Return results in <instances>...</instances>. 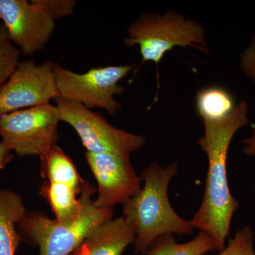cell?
I'll return each mask as SVG.
<instances>
[{"label": "cell", "instance_id": "obj_18", "mask_svg": "<svg viewBox=\"0 0 255 255\" xmlns=\"http://www.w3.org/2000/svg\"><path fill=\"white\" fill-rule=\"evenodd\" d=\"M215 255H255V232L249 226L238 230L228 246Z\"/></svg>", "mask_w": 255, "mask_h": 255}, {"label": "cell", "instance_id": "obj_9", "mask_svg": "<svg viewBox=\"0 0 255 255\" xmlns=\"http://www.w3.org/2000/svg\"><path fill=\"white\" fill-rule=\"evenodd\" d=\"M87 164L98 184L97 207L114 209L132 199L141 189V179L130 157L112 153L85 152Z\"/></svg>", "mask_w": 255, "mask_h": 255}, {"label": "cell", "instance_id": "obj_24", "mask_svg": "<svg viewBox=\"0 0 255 255\" xmlns=\"http://www.w3.org/2000/svg\"></svg>", "mask_w": 255, "mask_h": 255}, {"label": "cell", "instance_id": "obj_23", "mask_svg": "<svg viewBox=\"0 0 255 255\" xmlns=\"http://www.w3.org/2000/svg\"><path fill=\"white\" fill-rule=\"evenodd\" d=\"M70 255H85V249H84L83 245L82 244L81 246L79 247L78 249Z\"/></svg>", "mask_w": 255, "mask_h": 255}, {"label": "cell", "instance_id": "obj_12", "mask_svg": "<svg viewBox=\"0 0 255 255\" xmlns=\"http://www.w3.org/2000/svg\"><path fill=\"white\" fill-rule=\"evenodd\" d=\"M26 214L19 194L7 189L0 190V255H15L22 241L18 224Z\"/></svg>", "mask_w": 255, "mask_h": 255}, {"label": "cell", "instance_id": "obj_4", "mask_svg": "<svg viewBox=\"0 0 255 255\" xmlns=\"http://www.w3.org/2000/svg\"><path fill=\"white\" fill-rule=\"evenodd\" d=\"M85 201L81 214L67 221L50 219L44 215L26 213L18 224L21 238L38 246L40 255H70L89 235L113 218L114 209L97 207L92 200L91 186L85 185Z\"/></svg>", "mask_w": 255, "mask_h": 255}, {"label": "cell", "instance_id": "obj_11", "mask_svg": "<svg viewBox=\"0 0 255 255\" xmlns=\"http://www.w3.org/2000/svg\"><path fill=\"white\" fill-rule=\"evenodd\" d=\"M135 239L133 228L122 216L102 223L82 245L85 255H122Z\"/></svg>", "mask_w": 255, "mask_h": 255}, {"label": "cell", "instance_id": "obj_3", "mask_svg": "<svg viewBox=\"0 0 255 255\" xmlns=\"http://www.w3.org/2000/svg\"><path fill=\"white\" fill-rule=\"evenodd\" d=\"M124 44L139 47L142 60L134 75L147 62L158 65L166 53L176 47H192L209 53L204 26L174 10L164 14L145 13L134 20L128 27Z\"/></svg>", "mask_w": 255, "mask_h": 255}, {"label": "cell", "instance_id": "obj_17", "mask_svg": "<svg viewBox=\"0 0 255 255\" xmlns=\"http://www.w3.org/2000/svg\"><path fill=\"white\" fill-rule=\"evenodd\" d=\"M21 55L9 39L4 25L0 23V90L14 71Z\"/></svg>", "mask_w": 255, "mask_h": 255}, {"label": "cell", "instance_id": "obj_14", "mask_svg": "<svg viewBox=\"0 0 255 255\" xmlns=\"http://www.w3.org/2000/svg\"><path fill=\"white\" fill-rule=\"evenodd\" d=\"M84 186L81 196L77 199L78 192L73 188L58 183H46L42 191L51 206L55 219L59 221H70L81 214L85 201Z\"/></svg>", "mask_w": 255, "mask_h": 255}, {"label": "cell", "instance_id": "obj_6", "mask_svg": "<svg viewBox=\"0 0 255 255\" xmlns=\"http://www.w3.org/2000/svg\"><path fill=\"white\" fill-rule=\"evenodd\" d=\"M134 65H109L77 73L55 63L54 72L60 97L75 101L87 108L107 111L115 115L122 108L116 100L125 89L121 80L133 70Z\"/></svg>", "mask_w": 255, "mask_h": 255}, {"label": "cell", "instance_id": "obj_13", "mask_svg": "<svg viewBox=\"0 0 255 255\" xmlns=\"http://www.w3.org/2000/svg\"><path fill=\"white\" fill-rule=\"evenodd\" d=\"M40 159L42 175L48 182L65 184L78 192L83 187L84 182L73 161L58 145Z\"/></svg>", "mask_w": 255, "mask_h": 255}, {"label": "cell", "instance_id": "obj_10", "mask_svg": "<svg viewBox=\"0 0 255 255\" xmlns=\"http://www.w3.org/2000/svg\"><path fill=\"white\" fill-rule=\"evenodd\" d=\"M0 19L11 43L31 56L46 48L55 21L26 0H0Z\"/></svg>", "mask_w": 255, "mask_h": 255}, {"label": "cell", "instance_id": "obj_15", "mask_svg": "<svg viewBox=\"0 0 255 255\" xmlns=\"http://www.w3.org/2000/svg\"><path fill=\"white\" fill-rule=\"evenodd\" d=\"M216 251L214 239L208 233L199 231L194 239L179 244L173 234L159 236L151 243L144 255H204Z\"/></svg>", "mask_w": 255, "mask_h": 255}, {"label": "cell", "instance_id": "obj_16", "mask_svg": "<svg viewBox=\"0 0 255 255\" xmlns=\"http://www.w3.org/2000/svg\"><path fill=\"white\" fill-rule=\"evenodd\" d=\"M236 105L232 94L223 87H204L196 94V110L203 121L224 118L232 112Z\"/></svg>", "mask_w": 255, "mask_h": 255}, {"label": "cell", "instance_id": "obj_22", "mask_svg": "<svg viewBox=\"0 0 255 255\" xmlns=\"http://www.w3.org/2000/svg\"><path fill=\"white\" fill-rule=\"evenodd\" d=\"M243 152L248 157H255V124L253 125L251 136L243 140Z\"/></svg>", "mask_w": 255, "mask_h": 255}, {"label": "cell", "instance_id": "obj_19", "mask_svg": "<svg viewBox=\"0 0 255 255\" xmlns=\"http://www.w3.org/2000/svg\"><path fill=\"white\" fill-rule=\"evenodd\" d=\"M31 3L54 21L73 14L75 0H32Z\"/></svg>", "mask_w": 255, "mask_h": 255}, {"label": "cell", "instance_id": "obj_5", "mask_svg": "<svg viewBox=\"0 0 255 255\" xmlns=\"http://www.w3.org/2000/svg\"><path fill=\"white\" fill-rule=\"evenodd\" d=\"M54 101L60 122L76 131L86 152L130 157L145 145L142 135L111 125L103 116L78 102L60 96Z\"/></svg>", "mask_w": 255, "mask_h": 255}, {"label": "cell", "instance_id": "obj_7", "mask_svg": "<svg viewBox=\"0 0 255 255\" xmlns=\"http://www.w3.org/2000/svg\"><path fill=\"white\" fill-rule=\"evenodd\" d=\"M56 106L48 105L0 115V137L19 157L46 155L58 140Z\"/></svg>", "mask_w": 255, "mask_h": 255}, {"label": "cell", "instance_id": "obj_21", "mask_svg": "<svg viewBox=\"0 0 255 255\" xmlns=\"http://www.w3.org/2000/svg\"><path fill=\"white\" fill-rule=\"evenodd\" d=\"M14 158L12 150L3 141L0 142V169L5 168Z\"/></svg>", "mask_w": 255, "mask_h": 255}, {"label": "cell", "instance_id": "obj_8", "mask_svg": "<svg viewBox=\"0 0 255 255\" xmlns=\"http://www.w3.org/2000/svg\"><path fill=\"white\" fill-rule=\"evenodd\" d=\"M55 63L20 61L0 90V115L50 104L59 97Z\"/></svg>", "mask_w": 255, "mask_h": 255}, {"label": "cell", "instance_id": "obj_2", "mask_svg": "<svg viewBox=\"0 0 255 255\" xmlns=\"http://www.w3.org/2000/svg\"><path fill=\"white\" fill-rule=\"evenodd\" d=\"M177 172L176 162L165 167L151 162L140 174L144 182L140 191L122 205V216L133 228L134 246L142 255L159 236L189 235L194 229L191 221L180 217L169 200V183Z\"/></svg>", "mask_w": 255, "mask_h": 255}, {"label": "cell", "instance_id": "obj_1", "mask_svg": "<svg viewBox=\"0 0 255 255\" xmlns=\"http://www.w3.org/2000/svg\"><path fill=\"white\" fill-rule=\"evenodd\" d=\"M248 113V104L241 101L224 118L203 121L204 135L197 140L209 166L202 201L191 222L194 229L211 236L219 252L226 248L233 216L240 206L228 184V151L238 130L250 123Z\"/></svg>", "mask_w": 255, "mask_h": 255}, {"label": "cell", "instance_id": "obj_20", "mask_svg": "<svg viewBox=\"0 0 255 255\" xmlns=\"http://www.w3.org/2000/svg\"><path fill=\"white\" fill-rule=\"evenodd\" d=\"M239 66L247 78L255 84V34L251 36L249 44L242 52Z\"/></svg>", "mask_w": 255, "mask_h": 255}]
</instances>
